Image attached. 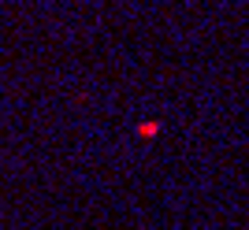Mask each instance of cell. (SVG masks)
<instances>
[{"mask_svg": "<svg viewBox=\"0 0 249 230\" xmlns=\"http://www.w3.org/2000/svg\"><path fill=\"white\" fill-rule=\"evenodd\" d=\"M160 130H164V123H160V119H142V123H138V137H142V141H156V137H160Z\"/></svg>", "mask_w": 249, "mask_h": 230, "instance_id": "6da1fadb", "label": "cell"}]
</instances>
